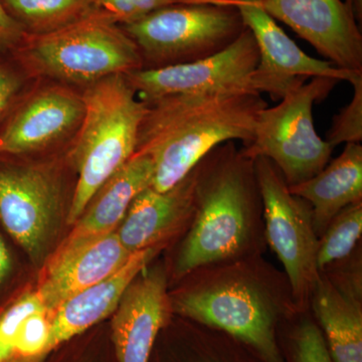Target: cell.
Returning a JSON list of instances; mask_svg holds the SVG:
<instances>
[{
	"mask_svg": "<svg viewBox=\"0 0 362 362\" xmlns=\"http://www.w3.org/2000/svg\"><path fill=\"white\" fill-rule=\"evenodd\" d=\"M145 104L135 154L151 158L150 187L159 192L176 187L223 143L249 145L259 113L269 106L252 90L185 93Z\"/></svg>",
	"mask_w": 362,
	"mask_h": 362,
	"instance_id": "6da1fadb",
	"label": "cell"
},
{
	"mask_svg": "<svg viewBox=\"0 0 362 362\" xmlns=\"http://www.w3.org/2000/svg\"><path fill=\"white\" fill-rule=\"evenodd\" d=\"M259 202L254 161L235 141L211 150L197 165L194 223L178 255L176 274L237 256L249 240Z\"/></svg>",
	"mask_w": 362,
	"mask_h": 362,
	"instance_id": "7a4b0ae2",
	"label": "cell"
},
{
	"mask_svg": "<svg viewBox=\"0 0 362 362\" xmlns=\"http://www.w3.org/2000/svg\"><path fill=\"white\" fill-rule=\"evenodd\" d=\"M82 98L84 116L71 150L78 178L66 216L69 225L80 218L97 190L134 156L146 112V104L125 75L88 86Z\"/></svg>",
	"mask_w": 362,
	"mask_h": 362,
	"instance_id": "3957f363",
	"label": "cell"
},
{
	"mask_svg": "<svg viewBox=\"0 0 362 362\" xmlns=\"http://www.w3.org/2000/svg\"><path fill=\"white\" fill-rule=\"evenodd\" d=\"M33 76L68 84H94L143 66L137 45L115 18L101 9L45 35H26L16 47Z\"/></svg>",
	"mask_w": 362,
	"mask_h": 362,
	"instance_id": "277c9868",
	"label": "cell"
},
{
	"mask_svg": "<svg viewBox=\"0 0 362 362\" xmlns=\"http://www.w3.org/2000/svg\"><path fill=\"white\" fill-rule=\"evenodd\" d=\"M141 54L142 69L190 63L232 45L246 30L228 0L163 7L121 25Z\"/></svg>",
	"mask_w": 362,
	"mask_h": 362,
	"instance_id": "5b68a950",
	"label": "cell"
},
{
	"mask_svg": "<svg viewBox=\"0 0 362 362\" xmlns=\"http://www.w3.org/2000/svg\"><path fill=\"white\" fill-rule=\"evenodd\" d=\"M339 81L315 77L292 90L279 104L261 111L254 137L242 149L247 158L269 159L289 187L315 176L330 161L333 150L315 130L313 107L332 92Z\"/></svg>",
	"mask_w": 362,
	"mask_h": 362,
	"instance_id": "8992f818",
	"label": "cell"
},
{
	"mask_svg": "<svg viewBox=\"0 0 362 362\" xmlns=\"http://www.w3.org/2000/svg\"><path fill=\"white\" fill-rule=\"evenodd\" d=\"M252 161L265 214L267 240L284 266L293 295L303 302L319 276L316 264L319 240L312 207L290 192L273 162L264 157Z\"/></svg>",
	"mask_w": 362,
	"mask_h": 362,
	"instance_id": "52a82bcc",
	"label": "cell"
},
{
	"mask_svg": "<svg viewBox=\"0 0 362 362\" xmlns=\"http://www.w3.org/2000/svg\"><path fill=\"white\" fill-rule=\"evenodd\" d=\"M180 315L226 331L251 345L266 362H283L275 337V306L262 288L242 279L209 284L180 295Z\"/></svg>",
	"mask_w": 362,
	"mask_h": 362,
	"instance_id": "ba28073f",
	"label": "cell"
},
{
	"mask_svg": "<svg viewBox=\"0 0 362 362\" xmlns=\"http://www.w3.org/2000/svg\"><path fill=\"white\" fill-rule=\"evenodd\" d=\"M239 11L258 47L259 61L252 74V90L278 102L312 78L350 82L356 73L337 68L328 61L312 58L290 39L267 13L263 0H228Z\"/></svg>",
	"mask_w": 362,
	"mask_h": 362,
	"instance_id": "9c48e42d",
	"label": "cell"
},
{
	"mask_svg": "<svg viewBox=\"0 0 362 362\" xmlns=\"http://www.w3.org/2000/svg\"><path fill=\"white\" fill-rule=\"evenodd\" d=\"M259 61L258 47L246 28L232 45L213 56L180 65L140 69L126 74L125 78L145 103L185 93L254 90L252 78Z\"/></svg>",
	"mask_w": 362,
	"mask_h": 362,
	"instance_id": "30bf717a",
	"label": "cell"
},
{
	"mask_svg": "<svg viewBox=\"0 0 362 362\" xmlns=\"http://www.w3.org/2000/svg\"><path fill=\"white\" fill-rule=\"evenodd\" d=\"M263 6L332 65L362 71V35L350 0H263Z\"/></svg>",
	"mask_w": 362,
	"mask_h": 362,
	"instance_id": "8fae6325",
	"label": "cell"
},
{
	"mask_svg": "<svg viewBox=\"0 0 362 362\" xmlns=\"http://www.w3.org/2000/svg\"><path fill=\"white\" fill-rule=\"evenodd\" d=\"M59 204V185L49 171L37 166L0 168V218L35 261L44 254Z\"/></svg>",
	"mask_w": 362,
	"mask_h": 362,
	"instance_id": "7c38bea8",
	"label": "cell"
},
{
	"mask_svg": "<svg viewBox=\"0 0 362 362\" xmlns=\"http://www.w3.org/2000/svg\"><path fill=\"white\" fill-rule=\"evenodd\" d=\"M82 95L49 86L23 102L0 133V154L21 156L44 149L78 129L84 116Z\"/></svg>",
	"mask_w": 362,
	"mask_h": 362,
	"instance_id": "4fadbf2b",
	"label": "cell"
},
{
	"mask_svg": "<svg viewBox=\"0 0 362 362\" xmlns=\"http://www.w3.org/2000/svg\"><path fill=\"white\" fill-rule=\"evenodd\" d=\"M169 306L166 277L158 269L136 277L128 286L112 321L118 362H148Z\"/></svg>",
	"mask_w": 362,
	"mask_h": 362,
	"instance_id": "5bb4252c",
	"label": "cell"
},
{
	"mask_svg": "<svg viewBox=\"0 0 362 362\" xmlns=\"http://www.w3.org/2000/svg\"><path fill=\"white\" fill-rule=\"evenodd\" d=\"M153 163L146 154H134L97 190L74 225L65 242L47 266L61 261L88 243L113 232L120 225L131 202L153 180Z\"/></svg>",
	"mask_w": 362,
	"mask_h": 362,
	"instance_id": "9a60e30c",
	"label": "cell"
},
{
	"mask_svg": "<svg viewBox=\"0 0 362 362\" xmlns=\"http://www.w3.org/2000/svg\"><path fill=\"white\" fill-rule=\"evenodd\" d=\"M197 166L176 187L168 192L145 188L131 202L115 232L124 247L134 254L157 246L175 232L195 209Z\"/></svg>",
	"mask_w": 362,
	"mask_h": 362,
	"instance_id": "2e32d148",
	"label": "cell"
},
{
	"mask_svg": "<svg viewBox=\"0 0 362 362\" xmlns=\"http://www.w3.org/2000/svg\"><path fill=\"white\" fill-rule=\"evenodd\" d=\"M159 250L147 247L132 254L127 263L110 277L74 295L51 315V330L44 354L84 332L116 310L128 286L145 270Z\"/></svg>",
	"mask_w": 362,
	"mask_h": 362,
	"instance_id": "e0dca14e",
	"label": "cell"
},
{
	"mask_svg": "<svg viewBox=\"0 0 362 362\" xmlns=\"http://www.w3.org/2000/svg\"><path fill=\"white\" fill-rule=\"evenodd\" d=\"M131 256L113 230L47 266L37 292L52 315L69 298L120 270Z\"/></svg>",
	"mask_w": 362,
	"mask_h": 362,
	"instance_id": "ac0fdd59",
	"label": "cell"
},
{
	"mask_svg": "<svg viewBox=\"0 0 362 362\" xmlns=\"http://www.w3.org/2000/svg\"><path fill=\"white\" fill-rule=\"evenodd\" d=\"M313 309L326 335L334 362H362L361 278L344 282L318 276L313 290Z\"/></svg>",
	"mask_w": 362,
	"mask_h": 362,
	"instance_id": "d6986e66",
	"label": "cell"
},
{
	"mask_svg": "<svg viewBox=\"0 0 362 362\" xmlns=\"http://www.w3.org/2000/svg\"><path fill=\"white\" fill-rule=\"evenodd\" d=\"M290 192L308 202L317 235L345 207L362 202V146L346 143L343 152L328 162L310 180L289 187Z\"/></svg>",
	"mask_w": 362,
	"mask_h": 362,
	"instance_id": "ffe728a7",
	"label": "cell"
},
{
	"mask_svg": "<svg viewBox=\"0 0 362 362\" xmlns=\"http://www.w3.org/2000/svg\"><path fill=\"white\" fill-rule=\"evenodd\" d=\"M26 35H45L98 11L94 0H2Z\"/></svg>",
	"mask_w": 362,
	"mask_h": 362,
	"instance_id": "44dd1931",
	"label": "cell"
},
{
	"mask_svg": "<svg viewBox=\"0 0 362 362\" xmlns=\"http://www.w3.org/2000/svg\"><path fill=\"white\" fill-rule=\"evenodd\" d=\"M362 233V202H354L338 213L321 235L316 264L322 271L333 262L346 258Z\"/></svg>",
	"mask_w": 362,
	"mask_h": 362,
	"instance_id": "7402d4cb",
	"label": "cell"
},
{
	"mask_svg": "<svg viewBox=\"0 0 362 362\" xmlns=\"http://www.w3.org/2000/svg\"><path fill=\"white\" fill-rule=\"evenodd\" d=\"M349 83L354 86V97L334 116L327 133L326 141L334 147L341 143H361L362 140V71L356 73Z\"/></svg>",
	"mask_w": 362,
	"mask_h": 362,
	"instance_id": "603a6c76",
	"label": "cell"
},
{
	"mask_svg": "<svg viewBox=\"0 0 362 362\" xmlns=\"http://www.w3.org/2000/svg\"><path fill=\"white\" fill-rule=\"evenodd\" d=\"M47 309L39 293L23 295L0 318V362H4L14 352L16 337L23 320L33 313Z\"/></svg>",
	"mask_w": 362,
	"mask_h": 362,
	"instance_id": "cb8c5ba5",
	"label": "cell"
},
{
	"mask_svg": "<svg viewBox=\"0 0 362 362\" xmlns=\"http://www.w3.org/2000/svg\"><path fill=\"white\" fill-rule=\"evenodd\" d=\"M98 8L118 23H131L163 7L182 4H214L221 0H94Z\"/></svg>",
	"mask_w": 362,
	"mask_h": 362,
	"instance_id": "d4e9b609",
	"label": "cell"
},
{
	"mask_svg": "<svg viewBox=\"0 0 362 362\" xmlns=\"http://www.w3.org/2000/svg\"><path fill=\"white\" fill-rule=\"evenodd\" d=\"M51 330V315L47 309L33 312L21 323L14 351L21 356H33L44 354Z\"/></svg>",
	"mask_w": 362,
	"mask_h": 362,
	"instance_id": "484cf974",
	"label": "cell"
},
{
	"mask_svg": "<svg viewBox=\"0 0 362 362\" xmlns=\"http://www.w3.org/2000/svg\"><path fill=\"white\" fill-rule=\"evenodd\" d=\"M296 362H334L322 332L306 321L300 326L295 339Z\"/></svg>",
	"mask_w": 362,
	"mask_h": 362,
	"instance_id": "4316f807",
	"label": "cell"
},
{
	"mask_svg": "<svg viewBox=\"0 0 362 362\" xmlns=\"http://www.w3.org/2000/svg\"><path fill=\"white\" fill-rule=\"evenodd\" d=\"M23 35V28L7 13L4 2L0 0V51L16 49Z\"/></svg>",
	"mask_w": 362,
	"mask_h": 362,
	"instance_id": "83f0119b",
	"label": "cell"
},
{
	"mask_svg": "<svg viewBox=\"0 0 362 362\" xmlns=\"http://www.w3.org/2000/svg\"><path fill=\"white\" fill-rule=\"evenodd\" d=\"M21 89V80L8 66L0 64V117Z\"/></svg>",
	"mask_w": 362,
	"mask_h": 362,
	"instance_id": "f1b7e54d",
	"label": "cell"
},
{
	"mask_svg": "<svg viewBox=\"0 0 362 362\" xmlns=\"http://www.w3.org/2000/svg\"><path fill=\"white\" fill-rule=\"evenodd\" d=\"M11 268V256L8 250L4 244V240L0 237V284L8 275Z\"/></svg>",
	"mask_w": 362,
	"mask_h": 362,
	"instance_id": "f546056e",
	"label": "cell"
},
{
	"mask_svg": "<svg viewBox=\"0 0 362 362\" xmlns=\"http://www.w3.org/2000/svg\"><path fill=\"white\" fill-rule=\"evenodd\" d=\"M351 2L352 8H354V14L357 21H361L362 18V0H350Z\"/></svg>",
	"mask_w": 362,
	"mask_h": 362,
	"instance_id": "4dcf8cb0",
	"label": "cell"
}]
</instances>
